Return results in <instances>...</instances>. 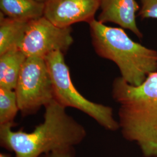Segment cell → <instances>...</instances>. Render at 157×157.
I'll return each instance as SVG.
<instances>
[{
    "label": "cell",
    "instance_id": "obj_15",
    "mask_svg": "<svg viewBox=\"0 0 157 157\" xmlns=\"http://www.w3.org/2000/svg\"><path fill=\"white\" fill-rule=\"evenodd\" d=\"M0 157H11L10 155L6 154V153H1L0 154Z\"/></svg>",
    "mask_w": 157,
    "mask_h": 157
},
{
    "label": "cell",
    "instance_id": "obj_1",
    "mask_svg": "<svg viewBox=\"0 0 157 157\" xmlns=\"http://www.w3.org/2000/svg\"><path fill=\"white\" fill-rule=\"evenodd\" d=\"M112 97L119 104V129L127 140L136 141L146 157H157V71L139 86L119 77Z\"/></svg>",
    "mask_w": 157,
    "mask_h": 157
},
{
    "label": "cell",
    "instance_id": "obj_2",
    "mask_svg": "<svg viewBox=\"0 0 157 157\" xmlns=\"http://www.w3.org/2000/svg\"><path fill=\"white\" fill-rule=\"evenodd\" d=\"M13 124L0 126V144L15 157H40L51 152L74 148L86 137L84 127L53 100L45 107L44 121L30 133L15 132Z\"/></svg>",
    "mask_w": 157,
    "mask_h": 157
},
{
    "label": "cell",
    "instance_id": "obj_3",
    "mask_svg": "<svg viewBox=\"0 0 157 157\" xmlns=\"http://www.w3.org/2000/svg\"><path fill=\"white\" fill-rule=\"evenodd\" d=\"M89 24L91 43L96 54L118 67L121 78L139 86L157 71V51L131 39L122 28L108 26L94 20Z\"/></svg>",
    "mask_w": 157,
    "mask_h": 157
},
{
    "label": "cell",
    "instance_id": "obj_16",
    "mask_svg": "<svg viewBox=\"0 0 157 157\" xmlns=\"http://www.w3.org/2000/svg\"><path fill=\"white\" fill-rule=\"evenodd\" d=\"M36 1H39V2H43V3H45L48 0H36Z\"/></svg>",
    "mask_w": 157,
    "mask_h": 157
},
{
    "label": "cell",
    "instance_id": "obj_10",
    "mask_svg": "<svg viewBox=\"0 0 157 157\" xmlns=\"http://www.w3.org/2000/svg\"><path fill=\"white\" fill-rule=\"evenodd\" d=\"M27 56L19 48L0 55V88L14 90Z\"/></svg>",
    "mask_w": 157,
    "mask_h": 157
},
{
    "label": "cell",
    "instance_id": "obj_4",
    "mask_svg": "<svg viewBox=\"0 0 157 157\" xmlns=\"http://www.w3.org/2000/svg\"><path fill=\"white\" fill-rule=\"evenodd\" d=\"M44 59L52 82L55 101L65 108L72 107L84 112L108 130L119 129V122L113 117L111 107L89 100L75 88L63 52H53Z\"/></svg>",
    "mask_w": 157,
    "mask_h": 157
},
{
    "label": "cell",
    "instance_id": "obj_13",
    "mask_svg": "<svg viewBox=\"0 0 157 157\" xmlns=\"http://www.w3.org/2000/svg\"><path fill=\"white\" fill-rule=\"evenodd\" d=\"M141 7L139 15L141 19H157V0H140Z\"/></svg>",
    "mask_w": 157,
    "mask_h": 157
},
{
    "label": "cell",
    "instance_id": "obj_5",
    "mask_svg": "<svg viewBox=\"0 0 157 157\" xmlns=\"http://www.w3.org/2000/svg\"><path fill=\"white\" fill-rule=\"evenodd\" d=\"M14 91L23 116L36 113L54 100L52 82L44 58H26Z\"/></svg>",
    "mask_w": 157,
    "mask_h": 157
},
{
    "label": "cell",
    "instance_id": "obj_7",
    "mask_svg": "<svg viewBox=\"0 0 157 157\" xmlns=\"http://www.w3.org/2000/svg\"><path fill=\"white\" fill-rule=\"evenodd\" d=\"M100 3L101 0H48L43 17L61 28L76 23H90L95 20Z\"/></svg>",
    "mask_w": 157,
    "mask_h": 157
},
{
    "label": "cell",
    "instance_id": "obj_6",
    "mask_svg": "<svg viewBox=\"0 0 157 157\" xmlns=\"http://www.w3.org/2000/svg\"><path fill=\"white\" fill-rule=\"evenodd\" d=\"M71 27L61 28L42 17L29 22L19 49L27 57L45 58L51 53L67 51L73 42Z\"/></svg>",
    "mask_w": 157,
    "mask_h": 157
},
{
    "label": "cell",
    "instance_id": "obj_8",
    "mask_svg": "<svg viewBox=\"0 0 157 157\" xmlns=\"http://www.w3.org/2000/svg\"><path fill=\"white\" fill-rule=\"evenodd\" d=\"M100 9L97 19L100 22L114 23L130 30L139 38L143 37L136 21V13L140 8L135 0H101Z\"/></svg>",
    "mask_w": 157,
    "mask_h": 157
},
{
    "label": "cell",
    "instance_id": "obj_11",
    "mask_svg": "<svg viewBox=\"0 0 157 157\" xmlns=\"http://www.w3.org/2000/svg\"><path fill=\"white\" fill-rule=\"evenodd\" d=\"M29 22L4 17L1 12L0 55L19 48Z\"/></svg>",
    "mask_w": 157,
    "mask_h": 157
},
{
    "label": "cell",
    "instance_id": "obj_9",
    "mask_svg": "<svg viewBox=\"0 0 157 157\" xmlns=\"http://www.w3.org/2000/svg\"><path fill=\"white\" fill-rule=\"evenodd\" d=\"M45 3L36 0H0L1 12L6 17L29 22L44 16Z\"/></svg>",
    "mask_w": 157,
    "mask_h": 157
},
{
    "label": "cell",
    "instance_id": "obj_12",
    "mask_svg": "<svg viewBox=\"0 0 157 157\" xmlns=\"http://www.w3.org/2000/svg\"><path fill=\"white\" fill-rule=\"evenodd\" d=\"M19 111L15 91L0 88V126L13 124Z\"/></svg>",
    "mask_w": 157,
    "mask_h": 157
},
{
    "label": "cell",
    "instance_id": "obj_14",
    "mask_svg": "<svg viewBox=\"0 0 157 157\" xmlns=\"http://www.w3.org/2000/svg\"><path fill=\"white\" fill-rule=\"evenodd\" d=\"M74 148H69L43 154L40 157H75Z\"/></svg>",
    "mask_w": 157,
    "mask_h": 157
}]
</instances>
